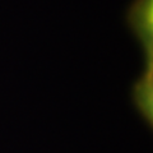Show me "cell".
Returning <instances> with one entry per match:
<instances>
[{
	"instance_id": "obj_1",
	"label": "cell",
	"mask_w": 153,
	"mask_h": 153,
	"mask_svg": "<svg viewBox=\"0 0 153 153\" xmlns=\"http://www.w3.org/2000/svg\"><path fill=\"white\" fill-rule=\"evenodd\" d=\"M125 22L146 55V68L153 69V0H133L125 10Z\"/></svg>"
},
{
	"instance_id": "obj_2",
	"label": "cell",
	"mask_w": 153,
	"mask_h": 153,
	"mask_svg": "<svg viewBox=\"0 0 153 153\" xmlns=\"http://www.w3.org/2000/svg\"><path fill=\"white\" fill-rule=\"evenodd\" d=\"M152 91L153 69H146L131 87V101L142 119L147 123V125H149V129L152 128L153 121Z\"/></svg>"
}]
</instances>
